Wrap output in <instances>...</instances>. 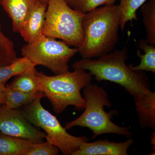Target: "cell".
<instances>
[{
  "label": "cell",
  "mask_w": 155,
  "mask_h": 155,
  "mask_svg": "<svg viewBox=\"0 0 155 155\" xmlns=\"http://www.w3.org/2000/svg\"><path fill=\"white\" fill-rule=\"evenodd\" d=\"M147 0H120L119 5L121 12L120 28L123 30L126 23L130 22L133 25V21L138 20L137 11Z\"/></svg>",
  "instance_id": "obj_19"
},
{
  "label": "cell",
  "mask_w": 155,
  "mask_h": 155,
  "mask_svg": "<svg viewBox=\"0 0 155 155\" xmlns=\"http://www.w3.org/2000/svg\"><path fill=\"white\" fill-rule=\"evenodd\" d=\"M83 94L85 110L77 119L66 123L64 127L67 130L75 126L87 127L93 133V138L104 134H115L128 138L132 136L129 128L119 126L111 121L116 111L108 113L104 109V107H112L104 89L91 82L84 88Z\"/></svg>",
  "instance_id": "obj_4"
},
{
  "label": "cell",
  "mask_w": 155,
  "mask_h": 155,
  "mask_svg": "<svg viewBox=\"0 0 155 155\" xmlns=\"http://www.w3.org/2000/svg\"><path fill=\"white\" fill-rule=\"evenodd\" d=\"M133 143L132 139L122 142L99 140L93 142H84L72 155H127L128 148Z\"/></svg>",
  "instance_id": "obj_10"
},
{
  "label": "cell",
  "mask_w": 155,
  "mask_h": 155,
  "mask_svg": "<svg viewBox=\"0 0 155 155\" xmlns=\"http://www.w3.org/2000/svg\"><path fill=\"white\" fill-rule=\"evenodd\" d=\"M42 95L44 94L41 92H24L11 89L6 86L5 104L9 107L17 109L22 106L30 104Z\"/></svg>",
  "instance_id": "obj_17"
},
{
  "label": "cell",
  "mask_w": 155,
  "mask_h": 155,
  "mask_svg": "<svg viewBox=\"0 0 155 155\" xmlns=\"http://www.w3.org/2000/svg\"><path fill=\"white\" fill-rule=\"evenodd\" d=\"M139 49L137 51V57L140 58V62L137 66L133 64L128 65L132 71H148L155 73V46L150 44L144 39L140 40Z\"/></svg>",
  "instance_id": "obj_14"
},
{
  "label": "cell",
  "mask_w": 155,
  "mask_h": 155,
  "mask_svg": "<svg viewBox=\"0 0 155 155\" xmlns=\"http://www.w3.org/2000/svg\"><path fill=\"white\" fill-rule=\"evenodd\" d=\"M5 84L0 82V105L5 104Z\"/></svg>",
  "instance_id": "obj_23"
},
{
  "label": "cell",
  "mask_w": 155,
  "mask_h": 155,
  "mask_svg": "<svg viewBox=\"0 0 155 155\" xmlns=\"http://www.w3.org/2000/svg\"><path fill=\"white\" fill-rule=\"evenodd\" d=\"M60 151L57 147L48 142H42L34 143L26 155H57Z\"/></svg>",
  "instance_id": "obj_22"
},
{
  "label": "cell",
  "mask_w": 155,
  "mask_h": 155,
  "mask_svg": "<svg viewBox=\"0 0 155 155\" xmlns=\"http://www.w3.org/2000/svg\"><path fill=\"white\" fill-rule=\"evenodd\" d=\"M36 71L35 67H34L17 75L10 84L7 85V87L24 92H42L41 87L38 82L35 76Z\"/></svg>",
  "instance_id": "obj_15"
},
{
  "label": "cell",
  "mask_w": 155,
  "mask_h": 155,
  "mask_svg": "<svg viewBox=\"0 0 155 155\" xmlns=\"http://www.w3.org/2000/svg\"><path fill=\"white\" fill-rule=\"evenodd\" d=\"M71 8L83 14L100 7L113 5L117 0H65Z\"/></svg>",
  "instance_id": "obj_21"
},
{
  "label": "cell",
  "mask_w": 155,
  "mask_h": 155,
  "mask_svg": "<svg viewBox=\"0 0 155 155\" xmlns=\"http://www.w3.org/2000/svg\"><path fill=\"white\" fill-rule=\"evenodd\" d=\"M39 0H0V5L12 21V29L19 33L23 22L34 5Z\"/></svg>",
  "instance_id": "obj_11"
},
{
  "label": "cell",
  "mask_w": 155,
  "mask_h": 155,
  "mask_svg": "<svg viewBox=\"0 0 155 155\" xmlns=\"http://www.w3.org/2000/svg\"><path fill=\"white\" fill-rule=\"evenodd\" d=\"M120 22L119 5L103 6L85 14L82 21L84 40L78 48L82 58H98L112 52L119 41Z\"/></svg>",
  "instance_id": "obj_2"
},
{
  "label": "cell",
  "mask_w": 155,
  "mask_h": 155,
  "mask_svg": "<svg viewBox=\"0 0 155 155\" xmlns=\"http://www.w3.org/2000/svg\"><path fill=\"white\" fill-rule=\"evenodd\" d=\"M34 143L0 132V155H26Z\"/></svg>",
  "instance_id": "obj_13"
},
{
  "label": "cell",
  "mask_w": 155,
  "mask_h": 155,
  "mask_svg": "<svg viewBox=\"0 0 155 155\" xmlns=\"http://www.w3.org/2000/svg\"><path fill=\"white\" fill-rule=\"evenodd\" d=\"M42 95L30 104L25 105L22 112L31 124L41 127L46 133L45 138L57 147L63 155H72L84 142L88 141L85 136L75 137L68 133L58 119L44 108L41 100Z\"/></svg>",
  "instance_id": "obj_6"
},
{
  "label": "cell",
  "mask_w": 155,
  "mask_h": 155,
  "mask_svg": "<svg viewBox=\"0 0 155 155\" xmlns=\"http://www.w3.org/2000/svg\"><path fill=\"white\" fill-rule=\"evenodd\" d=\"M0 132L34 143L43 142L46 136V134L26 119L22 111L9 107L5 104L0 106Z\"/></svg>",
  "instance_id": "obj_8"
},
{
  "label": "cell",
  "mask_w": 155,
  "mask_h": 155,
  "mask_svg": "<svg viewBox=\"0 0 155 155\" xmlns=\"http://www.w3.org/2000/svg\"><path fill=\"white\" fill-rule=\"evenodd\" d=\"M85 15L72 9L65 0H48L42 34L78 48L84 40L82 21Z\"/></svg>",
  "instance_id": "obj_5"
},
{
  "label": "cell",
  "mask_w": 155,
  "mask_h": 155,
  "mask_svg": "<svg viewBox=\"0 0 155 155\" xmlns=\"http://www.w3.org/2000/svg\"><path fill=\"white\" fill-rule=\"evenodd\" d=\"M17 58L14 43L3 32L0 22V66L11 64Z\"/></svg>",
  "instance_id": "obj_20"
},
{
  "label": "cell",
  "mask_w": 155,
  "mask_h": 155,
  "mask_svg": "<svg viewBox=\"0 0 155 155\" xmlns=\"http://www.w3.org/2000/svg\"><path fill=\"white\" fill-rule=\"evenodd\" d=\"M139 122L142 128L155 127V92H151L134 101Z\"/></svg>",
  "instance_id": "obj_12"
},
{
  "label": "cell",
  "mask_w": 155,
  "mask_h": 155,
  "mask_svg": "<svg viewBox=\"0 0 155 155\" xmlns=\"http://www.w3.org/2000/svg\"><path fill=\"white\" fill-rule=\"evenodd\" d=\"M126 46L98 57L97 60L82 58L72 65L74 69L87 70L98 81H108L121 85L133 97L138 99L151 92L149 78L144 71L134 72L126 65Z\"/></svg>",
  "instance_id": "obj_1"
},
{
  "label": "cell",
  "mask_w": 155,
  "mask_h": 155,
  "mask_svg": "<svg viewBox=\"0 0 155 155\" xmlns=\"http://www.w3.org/2000/svg\"><path fill=\"white\" fill-rule=\"evenodd\" d=\"M35 76L56 114H61L69 106H74L79 110L85 108L86 103L81 91L91 82L93 75L89 72L76 69L72 72L48 76L37 70Z\"/></svg>",
  "instance_id": "obj_3"
},
{
  "label": "cell",
  "mask_w": 155,
  "mask_h": 155,
  "mask_svg": "<svg viewBox=\"0 0 155 155\" xmlns=\"http://www.w3.org/2000/svg\"><path fill=\"white\" fill-rule=\"evenodd\" d=\"M35 67L25 57L17 58L13 62L0 66V82L6 84L11 78L17 76Z\"/></svg>",
  "instance_id": "obj_16"
},
{
  "label": "cell",
  "mask_w": 155,
  "mask_h": 155,
  "mask_svg": "<svg viewBox=\"0 0 155 155\" xmlns=\"http://www.w3.org/2000/svg\"><path fill=\"white\" fill-rule=\"evenodd\" d=\"M77 53V48H70L64 41L43 35L33 42L24 45L21 49L22 56L35 67L44 66L56 75L69 71V61Z\"/></svg>",
  "instance_id": "obj_7"
},
{
  "label": "cell",
  "mask_w": 155,
  "mask_h": 155,
  "mask_svg": "<svg viewBox=\"0 0 155 155\" xmlns=\"http://www.w3.org/2000/svg\"><path fill=\"white\" fill-rule=\"evenodd\" d=\"M48 0H39L33 6L19 31L27 43H31L42 35Z\"/></svg>",
  "instance_id": "obj_9"
},
{
  "label": "cell",
  "mask_w": 155,
  "mask_h": 155,
  "mask_svg": "<svg viewBox=\"0 0 155 155\" xmlns=\"http://www.w3.org/2000/svg\"><path fill=\"white\" fill-rule=\"evenodd\" d=\"M143 22L146 32V41L155 46V0H150L141 6Z\"/></svg>",
  "instance_id": "obj_18"
}]
</instances>
